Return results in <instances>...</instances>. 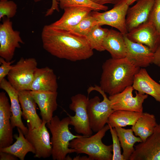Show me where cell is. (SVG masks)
<instances>
[{"mask_svg":"<svg viewBox=\"0 0 160 160\" xmlns=\"http://www.w3.org/2000/svg\"><path fill=\"white\" fill-rule=\"evenodd\" d=\"M8 0H0V1H7Z\"/></svg>","mask_w":160,"mask_h":160,"instance_id":"60d3db41","label":"cell"},{"mask_svg":"<svg viewBox=\"0 0 160 160\" xmlns=\"http://www.w3.org/2000/svg\"><path fill=\"white\" fill-rule=\"evenodd\" d=\"M132 86L137 92L150 95L160 103V84L150 76L145 68H140L135 75Z\"/></svg>","mask_w":160,"mask_h":160,"instance_id":"ffe728a7","label":"cell"},{"mask_svg":"<svg viewBox=\"0 0 160 160\" xmlns=\"http://www.w3.org/2000/svg\"><path fill=\"white\" fill-rule=\"evenodd\" d=\"M24 42L20 31L14 30L10 19L4 20L0 25V56L7 61H12L16 48Z\"/></svg>","mask_w":160,"mask_h":160,"instance_id":"9c48e42d","label":"cell"},{"mask_svg":"<svg viewBox=\"0 0 160 160\" xmlns=\"http://www.w3.org/2000/svg\"><path fill=\"white\" fill-rule=\"evenodd\" d=\"M17 158L11 153L0 151V160H17Z\"/></svg>","mask_w":160,"mask_h":160,"instance_id":"d590c367","label":"cell"},{"mask_svg":"<svg viewBox=\"0 0 160 160\" xmlns=\"http://www.w3.org/2000/svg\"><path fill=\"white\" fill-rule=\"evenodd\" d=\"M89 99L84 94H78L71 97L70 109L75 112L74 116L67 115L70 119V125L74 127L75 132L79 134L91 136L93 132L89 123L87 110Z\"/></svg>","mask_w":160,"mask_h":160,"instance_id":"52a82bcc","label":"cell"},{"mask_svg":"<svg viewBox=\"0 0 160 160\" xmlns=\"http://www.w3.org/2000/svg\"><path fill=\"white\" fill-rule=\"evenodd\" d=\"M115 128L123 149L124 160H129L135 150V143L142 142V140L140 137L134 135L131 129H125L119 127Z\"/></svg>","mask_w":160,"mask_h":160,"instance_id":"484cf974","label":"cell"},{"mask_svg":"<svg viewBox=\"0 0 160 160\" xmlns=\"http://www.w3.org/2000/svg\"><path fill=\"white\" fill-rule=\"evenodd\" d=\"M46 123L43 121L40 127L33 129L27 124L28 131L25 136L35 149L36 158H46L52 155V147Z\"/></svg>","mask_w":160,"mask_h":160,"instance_id":"8fae6325","label":"cell"},{"mask_svg":"<svg viewBox=\"0 0 160 160\" xmlns=\"http://www.w3.org/2000/svg\"><path fill=\"white\" fill-rule=\"evenodd\" d=\"M41 39L44 49L60 59L75 62L89 59L93 55L85 36L51 24L44 26Z\"/></svg>","mask_w":160,"mask_h":160,"instance_id":"6da1fadb","label":"cell"},{"mask_svg":"<svg viewBox=\"0 0 160 160\" xmlns=\"http://www.w3.org/2000/svg\"><path fill=\"white\" fill-rule=\"evenodd\" d=\"M153 63L160 67V45L154 52Z\"/></svg>","mask_w":160,"mask_h":160,"instance_id":"8d00e7d4","label":"cell"},{"mask_svg":"<svg viewBox=\"0 0 160 160\" xmlns=\"http://www.w3.org/2000/svg\"><path fill=\"white\" fill-rule=\"evenodd\" d=\"M129 7L126 0H121L108 11L103 12L92 11L91 13L96 19L97 24L110 26L125 35L128 33L126 20Z\"/></svg>","mask_w":160,"mask_h":160,"instance_id":"ba28073f","label":"cell"},{"mask_svg":"<svg viewBox=\"0 0 160 160\" xmlns=\"http://www.w3.org/2000/svg\"><path fill=\"white\" fill-rule=\"evenodd\" d=\"M108 30L103 28L101 25L97 24L85 36L93 50L95 49L99 52L105 51L103 43Z\"/></svg>","mask_w":160,"mask_h":160,"instance_id":"83f0119b","label":"cell"},{"mask_svg":"<svg viewBox=\"0 0 160 160\" xmlns=\"http://www.w3.org/2000/svg\"><path fill=\"white\" fill-rule=\"evenodd\" d=\"M126 46V57L136 66L145 68L153 63L154 52L147 46L134 42L124 35Z\"/></svg>","mask_w":160,"mask_h":160,"instance_id":"9a60e30c","label":"cell"},{"mask_svg":"<svg viewBox=\"0 0 160 160\" xmlns=\"http://www.w3.org/2000/svg\"><path fill=\"white\" fill-rule=\"evenodd\" d=\"M94 90L99 92L103 97V100L101 101L99 97L95 96L89 99L87 103V110L90 127L93 131L97 132L107 123L108 118L114 110L111 107L108 97L100 86L95 85L89 87L87 90L88 94Z\"/></svg>","mask_w":160,"mask_h":160,"instance_id":"5b68a950","label":"cell"},{"mask_svg":"<svg viewBox=\"0 0 160 160\" xmlns=\"http://www.w3.org/2000/svg\"><path fill=\"white\" fill-rule=\"evenodd\" d=\"M63 9L70 7H88L93 11H107L108 7L105 5L96 4L90 0H56Z\"/></svg>","mask_w":160,"mask_h":160,"instance_id":"f1b7e54d","label":"cell"},{"mask_svg":"<svg viewBox=\"0 0 160 160\" xmlns=\"http://www.w3.org/2000/svg\"><path fill=\"white\" fill-rule=\"evenodd\" d=\"M19 99L22 109V116L33 129L40 127L43 122L36 111V103L30 94V90L18 91Z\"/></svg>","mask_w":160,"mask_h":160,"instance_id":"d6986e66","label":"cell"},{"mask_svg":"<svg viewBox=\"0 0 160 160\" xmlns=\"http://www.w3.org/2000/svg\"><path fill=\"white\" fill-rule=\"evenodd\" d=\"M38 63L34 58H21L13 65L7 75L8 81L17 91L30 90Z\"/></svg>","mask_w":160,"mask_h":160,"instance_id":"8992f818","label":"cell"},{"mask_svg":"<svg viewBox=\"0 0 160 160\" xmlns=\"http://www.w3.org/2000/svg\"><path fill=\"white\" fill-rule=\"evenodd\" d=\"M148 20L151 22L160 33V0H155Z\"/></svg>","mask_w":160,"mask_h":160,"instance_id":"d6a6232c","label":"cell"},{"mask_svg":"<svg viewBox=\"0 0 160 160\" xmlns=\"http://www.w3.org/2000/svg\"><path fill=\"white\" fill-rule=\"evenodd\" d=\"M17 9L16 4L12 1H0V20L6 16L10 19L16 15Z\"/></svg>","mask_w":160,"mask_h":160,"instance_id":"4dcf8cb0","label":"cell"},{"mask_svg":"<svg viewBox=\"0 0 160 160\" xmlns=\"http://www.w3.org/2000/svg\"><path fill=\"white\" fill-rule=\"evenodd\" d=\"M125 35L129 40L144 45L154 52L160 45V33L149 20L128 32Z\"/></svg>","mask_w":160,"mask_h":160,"instance_id":"4fadbf2b","label":"cell"},{"mask_svg":"<svg viewBox=\"0 0 160 160\" xmlns=\"http://www.w3.org/2000/svg\"><path fill=\"white\" fill-rule=\"evenodd\" d=\"M155 0H138L128 8L126 23L128 32L148 21Z\"/></svg>","mask_w":160,"mask_h":160,"instance_id":"2e32d148","label":"cell"},{"mask_svg":"<svg viewBox=\"0 0 160 160\" xmlns=\"http://www.w3.org/2000/svg\"><path fill=\"white\" fill-rule=\"evenodd\" d=\"M15 60L7 61L3 58H0V81L7 76L12 69L13 65L11 64L15 62Z\"/></svg>","mask_w":160,"mask_h":160,"instance_id":"836d02e7","label":"cell"},{"mask_svg":"<svg viewBox=\"0 0 160 160\" xmlns=\"http://www.w3.org/2000/svg\"><path fill=\"white\" fill-rule=\"evenodd\" d=\"M0 88L6 92L10 100L12 112L10 122L12 128H19L25 135L28 128L24 124L22 120V111L19 99L18 91L5 78L0 81Z\"/></svg>","mask_w":160,"mask_h":160,"instance_id":"e0dca14e","label":"cell"},{"mask_svg":"<svg viewBox=\"0 0 160 160\" xmlns=\"http://www.w3.org/2000/svg\"><path fill=\"white\" fill-rule=\"evenodd\" d=\"M140 69L126 57L107 59L102 66L99 86L109 95L120 93L132 85L134 76Z\"/></svg>","mask_w":160,"mask_h":160,"instance_id":"7a4b0ae2","label":"cell"},{"mask_svg":"<svg viewBox=\"0 0 160 160\" xmlns=\"http://www.w3.org/2000/svg\"><path fill=\"white\" fill-rule=\"evenodd\" d=\"M158 124L153 114L143 112L131 129L135 135L144 142L153 133Z\"/></svg>","mask_w":160,"mask_h":160,"instance_id":"cb8c5ba5","label":"cell"},{"mask_svg":"<svg viewBox=\"0 0 160 160\" xmlns=\"http://www.w3.org/2000/svg\"><path fill=\"white\" fill-rule=\"evenodd\" d=\"M60 18L51 24L53 26L70 30L77 25L92 10L89 8L77 7L66 8Z\"/></svg>","mask_w":160,"mask_h":160,"instance_id":"7402d4cb","label":"cell"},{"mask_svg":"<svg viewBox=\"0 0 160 160\" xmlns=\"http://www.w3.org/2000/svg\"><path fill=\"white\" fill-rule=\"evenodd\" d=\"M109 129L108 124L93 135H83L75 138L70 141L69 147L74 149L77 154L87 155L91 160H112V144L107 145L102 141Z\"/></svg>","mask_w":160,"mask_h":160,"instance_id":"277c9868","label":"cell"},{"mask_svg":"<svg viewBox=\"0 0 160 160\" xmlns=\"http://www.w3.org/2000/svg\"><path fill=\"white\" fill-rule=\"evenodd\" d=\"M103 45L105 50L109 53L111 58L120 59L126 57L127 49L124 35L119 31L109 29Z\"/></svg>","mask_w":160,"mask_h":160,"instance_id":"603a6c76","label":"cell"},{"mask_svg":"<svg viewBox=\"0 0 160 160\" xmlns=\"http://www.w3.org/2000/svg\"><path fill=\"white\" fill-rule=\"evenodd\" d=\"M69 125L68 116L60 120L55 116L46 123L52 136L50 140L52 147L51 156L53 160H65L68 154L75 152L74 149L69 147L70 142L83 135L73 134L69 129Z\"/></svg>","mask_w":160,"mask_h":160,"instance_id":"3957f363","label":"cell"},{"mask_svg":"<svg viewBox=\"0 0 160 160\" xmlns=\"http://www.w3.org/2000/svg\"><path fill=\"white\" fill-rule=\"evenodd\" d=\"M142 113L130 111H114L109 116L107 124L112 128L133 126Z\"/></svg>","mask_w":160,"mask_h":160,"instance_id":"4316f807","label":"cell"},{"mask_svg":"<svg viewBox=\"0 0 160 160\" xmlns=\"http://www.w3.org/2000/svg\"><path fill=\"white\" fill-rule=\"evenodd\" d=\"M138 0H126L127 4L129 6L135 2L137 1Z\"/></svg>","mask_w":160,"mask_h":160,"instance_id":"ab89813d","label":"cell"},{"mask_svg":"<svg viewBox=\"0 0 160 160\" xmlns=\"http://www.w3.org/2000/svg\"><path fill=\"white\" fill-rule=\"evenodd\" d=\"M134 146L129 160H160V124L145 141Z\"/></svg>","mask_w":160,"mask_h":160,"instance_id":"7c38bea8","label":"cell"},{"mask_svg":"<svg viewBox=\"0 0 160 160\" xmlns=\"http://www.w3.org/2000/svg\"><path fill=\"white\" fill-rule=\"evenodd\" d=\"M133 90L130 86L120 93L109 95L108 98L112 109L114 111L123 110L143 113V103L148 95L136 91V95L133 96Z\"/></svg>","mask_w":160,"mask_h":160,"instance_id":"30bf717a","label":"cell"},{"mask_svg":"<svg viewBox=\"0 0 160 160\" xmlns=\"http://www.w3.org/2000/svg\"><path fill=\"white\" fill-rule=\"evenodd\" d=\"M19 135H15L16 140L13 144L7 147L0 148V151L11 153L20 160H24L27 154L29 152L35 154V150L31 144L27 140L19 128H17Z\"/></svg>","mask_w":160,"mask_h":160,"instance_id":"d4e9b609","label":"cell"},{"mask_svg":"<svg viewBox=\"0 0 160 160\" xmlns=\"http://www.w3.org/2000/svg\"><path fill=\"white\" fill-rule=\"evenodd\" d=\"M31 94L38 105L43 121L49 122L53 117L54 112L57 107L56 92L30 91Z\"/></svg>","mask_w":160,"mask_h":160,"instance_id":"44dd1931","label":"cell"},{"mask_svg":"<svg viewBox=\"0 0 160 160\" xmlns=\"http://www.w3.org/2000/svg\"><path fill=\"white\" fill-rule=\"evenodd\" d=\"M11 105L4 92H0V148L12 145L13 139V129L10 122Z\"/></svg>","mask_w":160,"mask_h":160,"instance_id":"5bb4252c","label":"cell"},{"mask_svg":"<svg viewBox=\"0 0 160 160\" xmlns=\"http://www.w3.org/2000/svg\"><path fill=\"white\" fill-rule=\"evenodd\" d=\"M92 2L100 5H104L106 4H115L121 0H90Z\"/></svg>","mask_w":160,"mask_h":160,"instance_id":"74e56055","label":"cell"},{"mask_svg":"<svg viewBox=\"0 0 160 160\" xmlns=\"http://www.w3.org/2000/svg\"><path fill=\"white\" fill-rule=\"evenodd\" d=\"M58 88L57 76L52 69L47 66L37 68L30 91L56 92Z\"/></svg>","mask_w":160,"mask_h":160,"instance_id":"ac0fdd59","label":"cell"},{"mask_svg":"<svg viewBox=\"0 0 160 160\" xmlns=\"http://www.w3.org/2000/svg\"><path fill=\"white\" fill-rule=\"evenodd\" d=\"M110 131L113 141V157L112 160H124L121 153V145L115 128H112L109 124Z\"/></svg>","mask_w":160,"mask_h":160,"instance_id":"1f68e13d","label":"cell"},{"mask_svg":"<svg viewBox=\"0 0 160 160\" xmlns=\"http://www.w3.org/2000/svg\"><path fill=\"white\" fill-rule=\"evenodd\" d=\"M73 159V160H91L88 156H80L79 155L74 157Z\"/></svg>","mask_w":160,"mask_h":160,"instance_id":"f35d334b","label":"cell"},{"mask_svg":"<svg viewBox=\"0 0 160 160\" xmlns=\"http://www.w3.org/2000/svg\"><path fill=\"white\" fill-rule=\"evenodd\" d=\"M35 2H37L41 1V0H33ZM52 3L51 7L48 9L46 12L45 16H48L52 15L55 10L57 12L59 11L58 7L59 3L56 0H52Z\"/></svg>","mask_w":160,"mask_h":160,"instance_id":"e575fe53","label":"cell"},{"mask_svg":"<svg viewBox=\"0 0 160 160\" xmlns=\"http://www.w3.org/2000/svg\"><path fill=\"white\" fill-rule=\"evenodd\" d=\"M97 25V21L91 12L77 25L69 30L79 35L85 36Z\"/></svg>","mask_w":160,"mask_h":160,"instance_id":"f546056e","label":"cell"}]
</instances>
